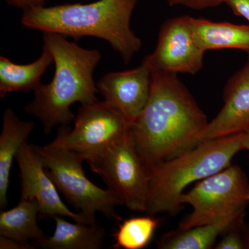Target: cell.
Here are the masks:
<instances>
[{"label":"cell","instance_id":"obj_3","mask_svg":"<svg viewBox=\"0 0 249 249\" xmlns=\"http://www.w3.org/2000/svg\"><path fill=\"white\" fill-rule=\"evenodd\" d=\"M137 1L98 0L43 6L23 11L21 24L27 29L76 40L89 36L106 41L127 65L142 47V40L130 27Z\"/></svg>","mask_w":249,"mask_h":249},{"label":"cell","instance_id":"obj_2","mask_svg":"<svg viewBox=\"0 0 249 249\" xmlns=\"http://www.w3.org/2000/svg\"><path fill=\"white\" fill-rule=\"evenodd\" d=\"M43 47L53 57L55 73L50 83H40L34 90V99L24 111L37 118L45 133L49 134L55 126H67L75 121L72 105L98 101L93 72L101 54L97 49L83 48L54 33H43Z\"/></svg>","mask_w":249,"mask_h":249},{"label":"cell","instance_id":"obj_15","mask_svg":"<svg viewBox=\"0 0 249 249\" xmlns=\"http://www.w3.org/2000/svg\"><path fill=\"white\" fill-rule=\"evenodd\" d=\"M189 20L196 40L205 52L234 49L249 53V25L213 22L191 16Z\"/></svg>","mask_w":249,"mask_h":249},{"label":"cell","instance_id":"obj_27","mask_svg":"<svg viewBox=\"0 0 249 249\" xmlns=\"http://www.w3.org/2000/svg\"><path fill=\"white\" fill-rule=\"evenodd\" d=\"M249 58H248V62H247V65H248L249 67Z\"/></svg>","mask_w":249,"mask_h":249},{"label":"cell","instance_id":"obj_6","mask_svg":"<svg viewBox=\"0 0 249 249\" xmlns=\"http://www.w3.org/2000/svg\"><path fill=\"white\" fill-rule=\"evenodd\" d=\"M249 203L247 176L240 167L230 165L199 181L193 189L181 195L179 204L191 205L193 211L180 223L178 229H190L243 217Z\"/></svg>","mask_w":249,"mask_h":249},{"label":"cell","instance_id":"obj_21","mask_svg":"<svg viewBox=\"0 0 249 249\" xmlns=\"http://www.w3.org/2000/svg\"><path fill=\"white\" fill-rule=\"evenodd\" d=\"M170 6H183L188 9L203 10L217 7L224 0H166Z\"/></svg>","mask_w":249,"mask_h":249},{"label":"cell","instance_id":"obj_4","mask_svg":"<svg viewBox=\"0 0 249 249\" xmlns=\"http://www.w3.org/2000/svg\"><path fill=\"white\" fill-rule=\"evenodd\" d=\"M243 132L211 139L150 170L145 213H175L181 207L179 198L192 183L230 166L234 156L243 150Z\"/></svg>","mask_w":249,"mask_h":249},{"label":"cell","instance_id":"obj_8","mask_svg":"<svg viewBox=\"0 0 249 249\" xmlns=\"http://www.w3.org/2000/svg\"><path fill=\"white\" fill-rule=\"evenodd\" d=\"M74 122L72 129L62 126L49 145L75 152L85 161L122 138L132 126L120 110L106 101L81 105Z\"/></svg>","mask_w":249,"mask_h":249},{"label":"cell","instance_id":"obj_22","mask_svg":"<svg viewBox=\"0 0 249 249\" xmlns=\"http://www.w3.org/2000/svg\"><path fill=\"white\" fill-rule=\"evenodd\" d=\"M232 12L245 18L249 22V0H224Z\"/></svg>","mask_w":249,"mask_h":249},{"label":"cell","instance_id":"obj_19","mask_svg":"<svg viewBox=\"0 0 249 249\" xmlns=\"http://www.w3.org/2000/svg\"><path fill=\"white\" fill-rule=\"evenodd\" d=\"M148 214L142 217H130L119 224L114 234V249H142L150 243L159 219Z\"/></svg>","mask_w":249,"mask_h":249},{"label":"cell","instance_id":"obj_20","mask_svg":"<svg viewBox=\"0 0 249 249\" xmlns=\"http://www.w3.org/2000/svg\"><path fill=\"white\" fill-rule=\"evenodd\" d=\"M242 219L237 221L222 234V238L214 246L215 249H244L245 241L240 232Z\"/></svg>","mask_w":249,"mask_h":249},{"label":"cell","instance_id":"obj_24","mask_svg":"<svg viewBox=\"0 0 249 249\" xmlns=\"http://www.w3.org/2000/svg\"><path fill=\"white\" fill-rule=\"evenodd\" d=\"M34 246L29 243L0 235V249H32Z\"/></svg>","mask_w":249,"mask_h":249},{"label":"cell","instance_id":"obj_23","mask_svg":"<svg viewBox=\"0 0 249 249\" xmlns=\"http://www.w3.org/2000/svg\"><path fill=\"white\" fill-rule=\"evenodd\" d=\"M5 1L13 7L26 11L45 6L46 0H5Z\"/></svg>","mask_w":249,"mask_h":249},{"label":"cell","instance_id":"obj_18","mask_svg":"<svg viewBox=\"0 0 249 249\" xmlns=\"http://www.w3.org/2000/svg\"><path fill=\"white\" fill-rule=\"evenodd\" d=\"M243 217L229 219L213 224L197 226L168 232L157 242L160 249H210L214 246L218 236Z\"/></svg>","mask_w":249,"mask_h":249},{"label":"cell","instance_id":"obj_11","mask_svg":"<svg viewBox=\"0 0 249 249\" xmlns=\"http://www.w3.org/2000/svg\"><path fill=\"white\" fill-rule=\"evenodd\" d=\"M152 76L144 62L132 70L109 72L96 83L98 93L133 124L150 98Z\"/></svg>","mask_w":249,"mask_h":249},{"label":"cell","instance_id":"obj_7","mask_svg":"<svg viewBox=\"0 0 249 249\" xmlns=\"http://www.w3.org/2000/svg\"><path fill=\"white\" fill-rule=\"evenodd\" d=\"M87 162L121 204L131 211L145 213L150 173L139 155L131 129Z\"/></svg>","mask_w":249,"mask_h":249},{"label":"cell","instance_id":"obj_10","mask_svg":"<svg viewBox=\"0 0 249 249\" xmlns=\"http://www.w3.org/2000/svg\"><path fill=\"white\" fill-rule=\"evenodd\" d=\"M22 185L20 199H34L40 210V217L62 216L75 222L90 224L80 213H75L60 199L58 188L46 171L40 155L32 144L24 142L16 156Z\"/></svg>","mask_w":249,"mask_h":249},{"label":"cell","instance_id":"obj_1","mask_svg":"<svg viewBox=\"0 0 249 249\" xmlns=\"http://www.w3.org/2000/svg\"><path fill=\"white\" fill-rule=\"evenodd\" d=\"M207 119L175 73H152L146 106L132 124L134 142L150 170L197 146Z\"/></svg>","mask_w":249,"mask_h":249},{"label":"cell","instance_id":"obj_13","mask_svg":"<svg viewBox=\"0 0 249 249\" xmlns=\"http://www.w3.org/2000/svg\"><path fill=\"white\" fill-rule=\"evenodd\" d=\"M34 127L32 121L20 120L11 108L5 111L0 134V209L8 204L10 173L14 159Z\"/></svg>","mask_w":249,"mask_h":249},{"label":"cell","instance_id":"obj_16","mask_svg":"<svg viewBox=\"0 0 249 249\" xmlns=\"http://www.w3.org/2000/svg\"><path fill=\"white\" fill-rule=\"evenodd\" d=\"M53 62L52 54L45 48L35 61L20 65L0 56V97L16 91L34 90L40 84L46 70Z\"/></svg>","mask_w":249,"mask_h":249},{"label":"cell","instance_id":"obj_9","mask_svg":"<svg viewBox=\"0 0 249 249\" xmlns=\"http://www.w3.org/2000/svg\"><path fill=\"white\" fill-rule=\"evenodd\" d=\"M204 53L192 29L189 16H180L162 25L155 51L142 62L152 73L196 74L204 66Z\"/></svg>","mask_w":249,"mask_h":249},{"label":"cell","instance_id":"obj_14","mask_svg":"<svg viewBox=\"0 0 249 249\" xmlns=\"http://www.w3.org/2000/svg\"><path fill=\"white\" fill-rule=\"evenodd\" d=\"M55 216V232L50 237L33 242L34 247L46 249H100L104 243V229L97 224L67 222Z\"/></svg>","mask_w":249,"mask_h":249},{"label":"cell","instance_id":"obj_25","mask_svg":"<svg viewBox=\"0 0 249 249\" xmlns=\"http://www.w3.org/2000/svg\"><path fill=\"white\" fill-rule=\"evenodd\" d=\"M242 148L249 151V128L243 132L242 136Z\"/></svg>","mask_w":249,"mask_h":249},{"label":"cell","instance_id":"obj_26","mask_svg":"<svg viewBox=\"0 0 249 249\" xmlns=\"http://www.w3.org/2000/svg\"><path fill=\"white\" fill-rule=\"evenodd\" d=\"M244 241H245V249H249V230L247 232V235H246L245 239H244Z\"/></svg>","mask_w":249,"mask_h":249},{"label":"cell","instance_id":"obj_5","mask_svg":"<svg viewBox=\"0 0 249 249\" xmlns=\"http://www.w3.org/2000/svg\"><path fill=\"white\" fill-rule=\"evenodd\" d=\"M34 146L58 191L90 224H96L98 212L109 219L121 220L115 211L116 206L122 205L121 201L109 189L100 188L87 178L83 167L84 160L80 156L49 144Z\"/></svg>","mask_w":249,"mask_h":249},{"label":"cell","instance_id":"obj_17","mask_svg":"<svg viewBox=\"0 0 249 249\" xmlns=\"http://www.w3.org/2000/svg\"><path fill=\"white\" fill-rule=\"evenodd\" d=\"M40 210L34 199H20L14 209L0 213V235L28 243L40 240L45 233L37 224Z\"/></svg>","mask_w":249,"mask_h":249},{"label":"cell","instance_id":"obj_12","mask_svg":"<svg viewBox=\"0 0 249 249\" xmlns=\"http://www.w3.org/2000/svg\"><path fill=\"white\" fill-rule=\"evenodd\" d=\"M249 128V67L246 65L229 80L224 106L200 134L201 142L244 132Z\"/></svg>","mask_w":249,"mask_h":249}]
</instances>
